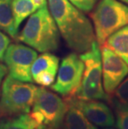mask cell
<instances>
[{
    "mask_svg": "<svg viewBox=\"0 0 128 129\" xmlns=\"http://www.w3.org/2000/svg\"><path fill=\"white\" fill-rule=\"evenodd\" d=\"M48 8L62 37L71 49L83 53L96 41L94 29L82 11L68 0H48Z\"/></svg>",
    "mask_w": 128,
    "mask_h": 129,
    "instance_id": "cell-1",
    "label": "cell"
},
{
    "mask_svg": "<svg viewBox=\"0 0 128 129\" xmlns=\"http://www.w3.org/2000/svg\"><path fill=\"white\" fill-rule=\"evenodd\" d=\"M18 39L41 53L58 49L59 30L47 4L30 16Z\"/></svg>",
    "mask_w": 128,
    "mask_h": 129,
    "instance_id": "cell-2",
    "label": "cell"
},
{
    "mask_svg": "<svg viewBox=\"0 0 128 129\" xmlns=\"http://www.w3.org/2000/svg\"><path fill=\"white\" fill-rule=\"evenodd\" d=\"M38 87L17 80L11 76L4 78L0 98V117H15L29 113L33 106Z\"/></svg>",
    "mask_w": 128,
    "mask_h": 129,
    "instance_id": "cell-3",
    "label": "cell"
},
{
    "mask_svg": "<svg viewBox=\"0 0 128 129\" xmlns=\"http://www.w3.org/2000/svg\"><path fill=\"white\" fill-rule=\"evenodd\" d=\"M100 47L96 40L90 49L80 55L85 68L80 86L74 96L78 99L111 100L102 85V52Z\"/></svg>",
    "mask_w": 128,
    "mask_h": 129,
    "instance_id": "cell-4",
    "label": "cell"
},
{
    "mask_svg": "<svg viewBox=\"0 0 128 129\" xmlns=\"http://www.w3.org/2000/svg\"><path fill=\"white\" fill-rule=\"evenodd\" d=\"M95 36L99 45L128 24V6L117 0H100L92 13Z\"/></svg>",
    "mask_w": 128,
    "mask_h": 129,
    "instance_id": "cell-5",
    "label": "cell"
},
{
    "mask_svg": "<svg viewBox=\"0 0 128 129\" xmlns=\"http://www.w3.org/2000/svg\"><path fill=\"white\" fill-rule=\"evenodd\" d=\"M30 115L52 129H60L68 109V104L58 94L44 87H38Z\"/></svg>",
    "mask_w": 128,
    "mask_h": 129,
    "instance_id": "cell-6",
    "label": "cell"
},
{
    "mask_svg": "<svg viewBox=\"0 0 128 129\" xmlns=\"http://www.w3.org/2000/svg\"><path fill=\"white\" fill-rule=\"evenodd\" d=\"M84 68L82 59L77 53H70L63 57L52 89L65 98L74 97L80 86Z\"/></svg>",
    "mask_w": 128,
    "mask_h": 129,
    "instance_id": "cell-7",
    "label": "cell"
},
{
    "mask_svg": "<svg viewBox=\"0 0 128 129\" xmlns=\"http://www.w3.org/2000/svg\"><path fill=\"white\" fill-rule=\"evenodd\" d=\"M37 57V52L28 46L13 43L8 47L4 54V62L9 76L17 80L31 83V68Z\"/></svg>",
    "mask_w": 128,
    "mask_h": 129,
    "instance_id": "cell-8",
    "label": "cell"
},
{
    "mask_svg": "<svg viewBox=\"0 0 128 129\" xmlns=\"http://www.w3.org/2000/svg\"><path fill=\"white\" fill-rule=\"evenodd\" d=\"M103 87L111 99L120 83L128 75V64L107 47L102 45Z\"/></svg>",
    "mask_w": 128,
    "mask_h": 129,
    "instance_id": "cell-9",
    "label": "cell"
},
{
    "mask_svg": "<svg viewBox=\"0 0 128 129\" xmlns=\"http://www.w3.org/2000/svg\"><path fill=\"white\" fill-rule=\"evenodd\" d=\"M80 110L92 123L98 127H112L116 122L113 112L109 107L97 100H81L76 97L65 98Z\"/></svg>",
    "mask_w": 128,
    "mask_h": 129,
    "instance_id": "cell-10",
    "label": "cell"
},
{
    "mask_svg": "<svg viewBox=\"0 0 128 129\" xmlns=\"http://www.w3.org/2000/svg\"><path fill=\"white\" fill-rule=\"evenodd\" d=\"M59 58L50 53H43L32 65V80L42 87L52 86L58 70Z\"/></svg>",
    "mask_w": 128,
    "mask_h": 129,
    "instance_id": "cell-11",
    "label": "cell"
},
{
    "mask_svg": "<svg viewBox=\"0 0 128 129\" xmlns=\"http://www.w3.org/2000/svg\"><path fill=\"white\" fill-rule=\"evenodd\" d=\"M48 127L37 122L31 115L24 113L0 120V129H47Z\"/></svg>",
    "mask_w": 128,
    "mask_h": 129,
    "instance_id": "cell-12",
    "label": "cell"
},
{
    "mask_svg": "<svg viewBox=\"0 0 128 129\" xmlns=\"http://www.w3.org/2000/svg\"><path fill=\"white\" fill-rule=\"evenodd\" d=\"M103 45L112 50L128 64V24L111 34Z\"/></svg>",
    "mask_w": 128,
    "mask_h": 129,
    "instance_id": "cell-13",
    "label": "cell"
},
{
    "mask_svg": "<svg viewBox=\"0 0 128 129\" xmlns=\"http://www.w3.org/2000/svg\"><path fill=\"white\" fill-rule=\"evenodd\" d=\"M67 104L68 109L65 115L62 129H97L77 107L69 103H67Z\"/></svg>",
    "mask_w": 128,
    "mask_h": 129,
    "instance_id": "cell-14",
    "label": "cell"
},
{
    "mask_svg": "<svg viewBox=\"0 0 128 129\" xmlns=\"http://www.w3.org/2000/svg\"><path fill=\"white\" fill-rule=\"evenodd\" d=\"M13 0H0V28L11 38H17L18 31L14 25Z\"/></svg>",
    "mask_w": 128,
    "mask_h": 129,
    "instance_id": "cell-15",
    "label": "cell"
},
{
    "mask_svg": "<svg viewBox=\"0 0 128 129\" xmlns=\"http://www.w3.org/2000/svg\"><path fill=\"white\" fill-rule=\"evenodd\" d=\"M12 6L14 25L18 31L24 19L31 16L39 9V7L35 4L34 0H13Z\"/></svg>",
    "mask_w": 128,
    "mask_h": 129,
    "instance_id": "cell-16",
    "label": "cell"
},
{
    "mask_svg": "<svg viewBox=\"0 0 128 129\" xmlns=\"http://www.w3.org/2000/svg\"><path fill=\"white\" fill-rule=\"evenodd\" d=\"M116 115V124L118 129H128V104L120 102L116 98H111Z\"/></svg>",
    "mask_w": 128,
    "mask_h": 129,
    "instance_id": "cell-17",
    "label": "cell"
},
{
    "mask_svg": "<svg viewBox=\"0 0 128 129\" xmlns=\"http://www.w3.org/2000/svg\"><path fill=\"white\" fill-rule=\"evenodd\" d=\"M68 1L79 10L85 13H89L94 9L98 0H68Z\"/></svg>",
    "mask_w": 128,
    "mask_h": 129,
    "instance_id": "cell-18",
    "label": "cell"
},
{
    "mask_svg": "<svg viewBox=\"0 0 128 129\" xmlns=\"http://www.w3.org/2000/svg\"><path fill=\"white\" fill-rule=\"evenodd\" d=\"M114 93L116 99L123 103L128 104V78L120 83Z\"/></svg>",
    "mask_w": 128,
    "mask_h": 129,
    "instance_id": "cell-19",
    "label": "cell"
},
{
    "mask_svg": "<svg viewBox=\"0 0 128 129\" xmlns=\"http://www.w3.org/2000/svg\"><path fill=\"white\" fill-rule=\"evenodd\" d=\"M10 44L9 38L0 31V61L4 59L8 47Z\"/></svg>",
    "mask_w": 128,
    "mask_h": 129,
    "instance_id": "cell-20",
    "label": "cell"
},
{
    "mask_svg": "<svg viewBox=\"0 0 128 129\" xmlns=\"http://www.w3.org/2000/svg\"><path fill=\"white\" fill-rule=\"evenodd\" d=\"M8 73V68H7V66H5L4 64H3L0 62V90H1L2 88V82L3 80H4V77L5 75L7 74Z\"/></svg>",
    "mask_w": 128,
    "mask_h": 129,
    "instance_id": "cell-21",
    "label": "cell"
},
{
    "mask_svg": "<svg viewBox=\"0 0 128 129\" xmlns=\"http://www.w3.org/2000/svg\"><path fill=\"white\" fill-rule=\"evenodd\" d=\"M121 2H123V3H125V4H128V0H121Z\"/></svg>",
    "mask_w": 128,
    "mask_h": 129,
    "instance_id": "cell-22",
    "label": "cell"
},
{
    "mask_svg": "<svg viewBox=\"0 0 128 129\" xmlns=\"http://www.w3.org/2000/svg\"><path fill=\"white\" fill-rule=\"evenodd\" d=\"M47 129H52V128H50V127H48Z\"/></svg>",
    "mask_w": 128,
    "mask_h": 129,
    "instance_id": "cell-23",
    "label": "cell"
},
{
    "mask_svg": "<svg viewBox=\"0 0 128 129\" xmlns=\"http://www.w3.org/2000/svg\"><path fill=\"white\" fill-rule=\"evenodd\" d=\"M107 129H111V128H107Z\"/></svg>",
    "mask_w": 128,
    "mask_h": 129,
    "instance_id": "cell-24",
    "label": "cell"
}]
</instances>
